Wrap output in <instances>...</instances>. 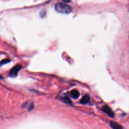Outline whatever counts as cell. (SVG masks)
Masks as SVG:
<instances>
[{"mask_svg":"<svg viewBox=\"0 0 129 129\" xmlns=\"http://www.w3.org/2000/svg\"><path fill=\"white\" fill-rule=\"evenodd\" d=\"M55 10L59 13L65 14H70L72 11L71 8L69 6L61 3H57L55 5Z\"/></svg>","mask_w":129,"mask_h":129,"instance_id":"1","label":"cell"},{"mask_svg":"<svg viewBox=\"0 0 129 129\" xmlns=\"http://www.w3.org/2000/svg\"><path fill=\"white\" fill-rule=\"evenodd\" d=\"M110 125L112 128H115V129H120V128H122V126H121L118 123H117L116 122H115L114 121H111L110 122Z\"/></svg>","mask_w":129,"mask_h":129,"instance_id":"5","label":"cell"},{"mask_svg":"<svg viewBox=\"0 0 129 129\" xmlns=\"http://www.w3.org/2000/svg\"><path fill=\"white\" fill-rule=\"evenodd\" d=\"M2 79H3V76L0 74V80H2Z\"/></svg>","mask_w":129,"mask_h":129,"instance_id":"9","label":"cell"},{"mask_svg":"<svg viewBox=\"0 0 129 129\" xmlns=\"http://www.w3.org/2000/svg\"><path fill=\"white\" fill-rule=\"evenodd\" d=\"M71 96L75 99L78 98L80 96V93L77 90H73L71 92Z\"/></svg>","mask_w":129,"mask_h":129,"instance_id":"4","label":"cell"},{"mask_svg":"<svg viewBox=\"0 0 129 129\" xmlns=\"http://www.w3.org/2000/svg\"><path fill=\"white\" fill-rule=\"evenodd\" d=\"M102 110H103V111L104 112H105L106 114H107L110 117H113L114 116L113 111L107 105H104L102 108Z\"/></svg>","mask_w":129,"mask_h":129,"instance_id":"3","label":"cell"},{"mask_svg":"<svg viewBox=\"0 0 129 129\" xmlns=\"http://www.w3.org/2000/svg\"><path fill=\"white\" fill-rule=\"evenodd\" d=\"M10 61L11 60L9 59H4L0 61V66L3 65L5 64H7V63H9Z\"/></svg>","mask_w":129,"mask_h":129,"instance_id":"7","label":"cell"},{"mask_svg":"<svg viewBox=\"0 0 129 129\" xmlns=\"http://www.w3.org/2000/svg\"><path fill=\"white\" fill-rule=\"evenodd\" d=\"M90 100V97L88 95H86L81 99L80 102L82 104H86Z\"/></svg>","mask_w":129,"mask_h":129,"instance_id":"6","label":"cell"},{"mask_svg":"<svg viewBox=\"0 0 129 129\" xmlns=\"http://www.w3.org/2000/svg\"><path fill=\"white\" fill-rule=\"evenodd\" d=\"M63 101H64L66 103H71V101H70L71 100L69 99V98H68L67 97H64L63 99Z\"/></svg>","mask_w":129,"mask_h":129,"instance_id":"8","label":"cell"},{"mask_svg":"<svg viewBox=\"0 0 129 129\" xmlns=\"http://www.w3.org/2000/svg\"><path fill=\"white\" fill-rule=\"evenodd\" d=\"M22 66L19 64L16 65L14 66L10 71L9 76L11 77H15L17 76L18 72L21 69Z\"/></svg>","mask_w":129,"mask_h":129,"instance_id":"2","label":"cell"}]
</instances>
